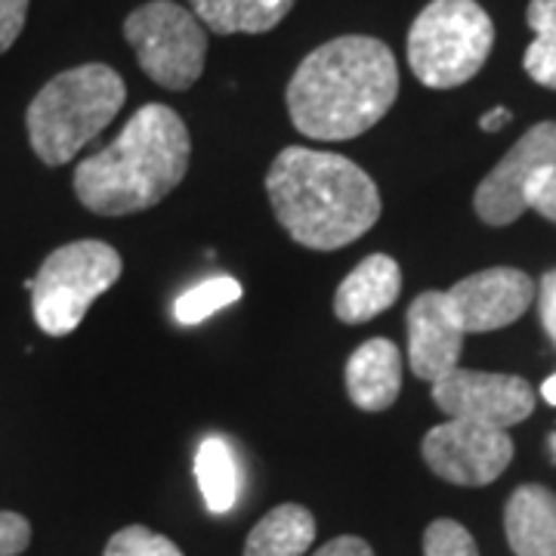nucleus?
I'll use <instances>...</instances> for the list:
<instances>
[{"label":"nucleus","instance_id":"obj_1","mask_svg":"<svg viewBox=\"0 0 556 556\" xmlns=\"http://www.w3.org/2000/svg\"><path fill=\"white\" fill-rule=\"evenodd\" d=\"M396 97V56L368 35H343L316 47L285 90L294 127L318 142L362 137L383 121Z\"/></svg>","mask_w":556,"mask_h":556},{"label":"nucleus","instance_id":"obj_2","mask_svg":"<svg viewBox=\"0 0 556 556\" xmlns=\"http://www.w3.org/2000/svg\"><path fill=\"white\" fill-rule=\"evenodd\" d=\"M266 192L278 226L309 251H338L380 219L378 182L338 152L288 146L278 152Z\"/></svg>","mask_w":556,"mask_h":556},{"label":"nucleus","instance_id":"obj_3","mask_svg":"<svg viewBox=\"0 0 556 556\" xmlns=\"http://www.w3.org/2000/svg\"><path fill=\"white\" fill-rule=\"evenodd\" d=\"M192 155L189 127L170 105L149 102L97 155L75 170V195L100 217L155 207L177 189Z\"/></svg>","mask_w":556,"mask_h":556},{"label":"nucleus","instance_id":"obj_4","mask_svg":"<svg viewBox=\"0 0 556 556\" xmlns=\"http://www.w3.org/2000/svg\"><path fill=\"white\" fill-rule=\"evenodd\" d=\"M127 84L112 65L87 62L47 80L28 105V142L47 167H62L118 118Z\"/></svg>","mask_w":556,"mask_h":556},{"label":"nucleus","instance_id":"obj_5","mask_svg":"<svg viewBox=\"0 0 556 556\" xmlns=\"http://www.w3.org/2000/svg\"><path fill=\"white\" fill-rule=\"evenodd\" d=\"M495 43V25L477 0H433L408 28V65L424 87L452 90L477 78Z\"/></svg>","mask_w":556,"mask_h":556},{"label":"nucleus","instance_id":"obj_6","mask_svg":"<svg viewBox=\"0 0 556 556\" xmlns=\"http://www.w3.org/2000/svg\"><path fill=\"white\" fill-rule=\"evenodd\" d=\"M121 278V254L97 239L62 244L31 281V313L43 334L65 338Z\"/></svg>","mask_w":556,"mask_h":556},{"label":"nucleus","instance_id":"obj_7","mask_svg":"<svg viewBox=\"0 0 556 556\" xmlns=\"http://www.w3.org/2000/svg\"><path fill=\"white\" fill-rule=\"evenodd\" d=\"M124 38L139 68L164 90H189L204 72L207 31L174 0H149L124 20Z\"/></svg>","mask_w":556,"mask_h":556},{"label":"nucleus","instance_id":"obj_8","mask_svg":"<svg viewBox=\"0 0 556 556\" xmlns=\"http://www.w3.org/2000/svg\"><path fill=\"white\" fill-rule=\"evenodd\" d=\"M551 167H556V121H541L514 142V149L477 186L473 207L479 219L489 226L517 223L532 207L538 182Z\"/></svg>","mask_w":556,"mask_h":556},{"label":"nucleus","instance_id":"obj_9","mask_svg":"<svg viewBox=\"0 0 556 556\" xmlns=\"http://www.w3.org/2000/svg\"><path fill=\"white\" fill-rule=\"evenodd\" d=\"M424 460L439 479L452 485H489L514 460L507 430L452 417L424 437Z\"/></svg>","mask_w":556,"mask_h":556},{"label":"nucleus","instance_id":"obj_10","mask_svg":"<svg viewBox=\"0 0 556 556\" xmlns=\"http://www.w3.org/2000/svg\"><path fill=\"white\" fill-rule=\"evenodd\" d=\"M433 402L448 417L485 424L495 430H510L532 415L535 393L529 380L517 375L455 368L452 375L433 383Z\"/></svg>","mask_w":556,"mask_h":556},{"label":"nucleus","instance_id":"obj_11","mask_svg":"<svg viewBox=\"0 0 556 556\" xmlns=\"http://www.w3.org/2000/svg\"><path fill=\"white\" fill-rule=\"evenodd\" d=\"M535 294V281L514 266L482 269L445 291L464 334H485L514 325L529 313Z\"/></svg>","mask_w":556,"mask_h":556},{"label":"nucleus","instance_id":"obj_12","mask_svg":"<svg viewBox=\"0 0 556 556\" xmlns=\"http://www.w3.org/2000/svg\"><path fill=\"white\" fill-rule=\"evenodd\" d=\"M464 353V328L445 291H424L408 306V365L420 380L437 383L452 375Z\"/></svg>","mask_w":556,"mask_h":556},{"label":"nucleus","instance_id":"obj_13","mask_svg":"<svg viewBox=\"0 0 556 556\" xmlns=\"http://www.w3.org/2000/svg\"><path fill=\"white\" fill-rule=\"evenodd\" d=\"M402 390V353L393 340L371 338L346 362V393L362 412H387Z\"/></svg>","mask_w":556,"mask_h":556},{"label":"nucleus","instance_id":"obj_14","mask_svg":"<svg viewBox=\"0 0 556 556\" xmlns=\"http://www.w3.org/2000/svg\"><path fill=\"white\" fill-rule=\"evenodd\" d=\"M402 291V269L387 254H371L340 281L334 294V316L346 325L371 321L396 303Z\"/></svg>","mask_w":556,"mask_h":556},{"label":"nucleus","instance_id":"obj_15","mask_svg":"<svg viewBox=\"0 0 556 556\" xmlns=\"http://www.w3.org/2000/svg\"><path fill=\"white\" fill-rule=\"evenodd\" d=\"M504 532L517 556H556V495L547 485H519L504 507Z\"/></svg>","mask_w":556,"mask_h":556},{"label":"nucleus","instance_id":"obj_16","mask_svg":"<svg viewBox=\"0 0 556 556\" xmlns=\"http://www.w3.org/2000/svg\"><path fill=\"white\" fill-rule=\"evenodd\" d=\"M189 7L214 35H263L285 22L294 0H189Z\"/></svg>","mask_w":556,"mask_h":556},{"label":"nucleus","instance_id":"obj_17","mask_svg":"<svg viewBox=\"0 0 556 556\" xmlns=\"http://www.w3.org/2000/svg\"><path fill=\"white\" fill-rule=\"evenodd\" d=\"M316 541V519L300 504H281L251 529L244 556H303Z\"/></svg>","mask_w":556,"mask_h":556},{"label":"nucleus","instance_id":"obj_18","mask_svg":"<svg viewBox=\"0 0 556 556\" xmlns=\"http://www.w3.org/2000/svg\"><path fill=\"white\" fill-rule=\"evenodd\" d=\"M195 479L211 514H229L239 504L241 470L236 452L219 437H207L195 455Z\"/></svg>","mask_w":556,"mask_h":556},{"label":"nucleus","instance_id":"obj_19","mask_svg":"<svg viewBox=\"0 0 556 556\" xmlns=\"http://www.w3.org/2000/svg\"><path fill=\"white\" fill-rule=\"evenodd\" d=\"M526 22L535 31V40L522 56L526 75L541 87L556 90V0H532Z\"/></svg>","mask_w":556,"mask_h":556},{"label":"nucleus","instance_id":"obj_20","mask_svg":"<svg viewBox=\"0 0 556 556\" xmlns=\"http://www.w3.org/2000/svg\"><path fill=\"white\" fill-rule=\"evenodd\" d=\"M239 298L241 285L236 278H207V281L195 285L192 291H186V294L174 303V316H177L179 325H199V321L211 318L214 313H219L223 306L236 303Z\"/></svg>","mask_w":556,"mask_h":556},{"label":"nucleus","instance_id":"obj_21","mask_svg":"<svg viewBox=\"0 0 556 556\" xmlns=\"http://www.w3.org/2000/svg\"><path fill=\"white\" fill-rule=\"evenodd\" d=\"M102 556H182L170 538L155 535L146 526H127L109 538Z\"/></svg>","mask_w":556,"mask_h":556},{"label":"nucleus","instance_id":"obj_22","mask_svg":"<svg viewBox=\"0 0 556 556\" xmlns=\"http://www.w3.org/2000/svg\"><path fill=\"white\" fill-rule=\"evenodd\" d=\"M424 556H479L473 535L455 519H437L424 532Z\"/></svg>","mask_w":556,"mask_h":556},{"label":"nucleus","instance_id":"obj_23","mask_svg":"<svg viewBox=\"0 0 556 556\" xmlns=\"http://www.w3.org/2000/svg\"><path fill=\"white\" fill-rule=\"evenodd\" d=\"M31 544V526L22 514L0 510V556H20Z\"/></svg>","mask_w":556,"mask_h":556},{"label":"nucleus","instance_id":"obj_24","mask_svg":"<svg viewBox=\"0 0 556 556\" xmlns=\"http://www.w3.org/2000/svg\"><path fill=\"white\" fill-rule=\"evenodd\" d=\"M31 0H0V53H7L25 28Z\"/></svg>","mask_w":556,"mask_h":556},{"label":"nucleus","instance_id":"obj_25","mask_svg":"<svg viewBox=\"0 0 556 556\" xmlns=\"http://www.w3.org/2000/svg\"><path fill=\"white\" fill-rule=\"evenodd\" d=\"M538 306H541V325L547 338L556 343V269L544 273V278L538 281Z\"/></svg>","mask_w":556,"mask_h":556},{"label":"nucleus","instance_id":"obj_26","mask_svg":"<svg viewBox=\"0 0 556 556\" xmlns=\"http://www.w3.org/2000/svg\"><path fill=\"white\" fill-rule=\"evenodd\" d=\"M532 211H538L544 219L556 223V167H551L544 179L538 182L535 195H532Z\"/></svg>","mask_w":556,"mask_h":556},{"label":"nucleus","instance_id":"obj_27","mask_svg":"<svg viewBox=\"0 0 556 556\" xmlns=\"http://www.w3.org/2000/svg\"><path fill=\"white\" fill-rule=\"evenodd\" d=\"M313 556H375L371 544L362 541L356 535H340L334 541H328L325 547H318Z\"/></svg>","mask_w":556,"mask_h":556},{"label":"nucleus","instance_id":"obj_28","mask_svg":"<svg viewBox=\"0 0 556 556\" xmlns=\"http://www.w3.org/2000/svg\"><path fill=\"white\" fill-rule=\"evenodd\" d=\"M510 118H514V115H510L507 109H492V112H485V115L479 118V127H482L485 134H495V130H501Z\"/></svg>","mask_w":556,"mask_h":556},{"label":"nucleus","instance_id":"obj_29","mask_svg":"<svg viewBox=\"0 0 556 556\" xmlns=\"http://www.w3.org/2000/svg\"><path fill=\"white\" fill-rule=\"evenodd\" d=\"M541 393H544V399H547L551 405H556V375H554V378L544 380V387H541Z\"/></svg>","mask_w":556,"mask_h":556},{"label":"nucleus","instance_id":"obj_30","mask_svg":"<svg viewBox=\"0 0 556 556\" xmlns=\"http://www.w3.org/2000/svg\"><path fill=\"white\" fill-rule=\"evenodd\" d=\"M551 457H554V460H556V433H554V437H551Z\"/></svg>","mask_w":556,"mask_h":556}]
</instances>
